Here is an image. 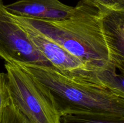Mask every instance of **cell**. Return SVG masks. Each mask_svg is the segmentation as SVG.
<instances>
[{
    "mask_svg": "<svg viewBox=\"0 0 124 123\" xmlns=\"http://www.w3.org/2000/svg\"><path fill=\"white\" fill-rule=\"evenodd\" d=\"M26 20L38 31L81 60L107 81L113 92L124 98V75L111 62L102 26L101 12L79 1L67 19Z\"/></svg>",
    "mask_w": 124,
    "mask_h": 123,
    "instance_id": "cell-1",
    "label": "cell"
},
{
    "mask_svg": "<svg viewBox=\"0 0 124 123\" xmlns=\"http://www.w3.org/2000/svg\"><path fill=\"white\" fill-rule=\"evenodd\" d=\"M14 64L49 89L61 117L78 114L124 117V98L108 89L74 80L52 66Z\"/></svg>",
    "mask_w": 124,
    "mask_h": 123,
    "instance_id": "cell-2",
    "label": "cell"
},
{
    "mask_svg": "<svg viewBox=\"0 0 124 123\" xmlns=\"http://www.w3.org/2000/svg\"><path fill=\"white\" fill-rule=\"evenodd\" d=\"M10 96L31 123H61L49 89L14 63H5Z\"/></svg>",
    "mask_w": 124,
    "mask_h": 123,
    "instance_id": "cell-3",
    "label": "cell"
},
{
    "mask_svg": "<svg viewBox=\"0 0 124 123\" xmlns=\"http://www.w3.org/2000/svg\"><path fill=\"white\" fill-rule=\"evenodd\" d=\"M11 14L26 32L36 49L58 71L74 80L95 84L112 92L107 81L101 75L38 31L25 18Z\"/></svg>",
    "mask_w": 124,
    "mask_h": 123,
    "instance_id": "cell-4",
    "label": "cell"
},
{
    "mask_svg": "<svg viewBox=\"0 0 124 123\" xmlns=\"http://www.w3.org/2000/svg\"><path fill=\"white\" fill-rule=\"evenodd\" d=\"M0 59L9 63H28L52 66L6 9L2 0H0Z\"/></svg>",
    "mask_w": 124,
    "mask_h": 123,
    "instance_id": "cell-5",
    "label": "cell"
},
{
    "mask_svg": "<svg viewBox=\"0 0 124 123\" xmlns=\"http://www.w3.org/2000/svg\"><path fill=\"white\" fill-rule=\"evenodd\" d=\"M4 6L13 15L48 20L67 19L75 10V7L65 4L59 0H18Z\"/></svg>",
    "mask_w": 124,
    "mask_h": 123,
    "instance_id": "cell-6",
    "label": "cell"
},
{
    "mask_svg": "<svg viewBox=\"0 0 124 123\" xmlns=\"http://www.w3.org/2000/svg\"><path fill=\"white\" fill-rule=\"evenodd\" d=\"M102 26L111 62L124 75V10H102Z\"/></svg>",
    "mask_w": 124,
    "mask_h": 123,
    "instance_id": "cell-7",
    "label": "cell"
},
{
    "mask_svg": "<svg viewBox=\"0 0 124 123\" xmlns=\"http://www.w3.org/2000/svg\"><path fill=\"white\" fill-rule=\"evenodd\" d=\"M61 123H124V117L102 115H66L61 116Z\"/></svg>",
    "mask_w": 124,
    "mask_h": 123,
    "instance_id": "cell-8",
    "label": "cell"
},
{
    "mask_svg": "<svg viewBox=\"0 0 124 123\" xmlns=\"http://www.w3.org/2000/svg\"><path fill=\"white\" fill-rule=\"evenodd\" d=\"M0 123H31L15 105L9 94L3 106Z\"/></svg>",
    "mask_w": 124,
    "mask_h": 123,
    "instance_id": "cell-9",
    "label": "cell"
},
{
    "mask_svg": "<svg viewBox=\"0 0 124 123\" xmlns=\"http://www.w3.org/2000/svg\"><path fill=\"white\" fill-rule=\"evenodd\" d=\"M88 6L102 10H124V0H81Z\"/></svg>",
    "mask_w": 124,
    "mask_h": 123,
    "instance_id": "cell-10",
    "label": "cell"
},
{
    "mask_svg": "<svg viewBox=\"0 0 124 123\" xmlns=\"http://www.w3.org/2000/svg\"><path fill=\"white\" fill-rule=\"evenodd\" d=\"M9 96L6 73L0 72V123L2 109L7 98Z\"/></svg>",
    "mask_w": 124,
    "mask_h": 123,
    "instance_id": "cell-11",
    "label": "cell"
}]
</instances>
